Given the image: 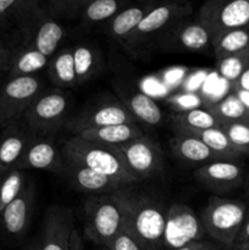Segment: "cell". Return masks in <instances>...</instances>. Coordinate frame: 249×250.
Returning <instances> with one entry per match:
<instances>
[{"label":"cell","mask_w":249,"mask_h":250,"mask_svg":"<svg viewBox=\"0 0 249 250\" xmlns=\"http://www.w3.org/2000/svg\"><path fill=\"white\" fill-rule=\"evenodd\" d=\"M124 187L111 193L121 208L122 227L145 250H160L163 248L167 208L151 197L134 193Z\"/></svg>","instance_id":"obj_1"},{"label":"cell","mask_w":249,"mask_h":250,"mask_svg":"<svg viewBox=\"0 0 249 250\" xmlns=\"http://www.w3.org/2000/svg\"><path fill=\"white\" fill-rule=\"evenodd\" d=\"M12 22L22 39V45L37 49L48 58L55 54L65 37L63 27L48 14L39 0H20Z\"/></svg>","instance_id":"obj_2"},{"label":"cell","mask_w":249,"mask_h":250,"mask_svg":"<svg viewBox=\"0 0 249 250\" xmlns=\"http://www.w3.org/2000/svg\"><path fill=\"white\" fill-rule=\"evenodd\" d=\"M61 154L63 160L90 168L122 186L137 182L115 146H102L75 136L63 143Z\"/></svg>","instance_id":"obj_3"},{"label":"cell","mask_w":249,"mask_h":250,"mask_svg":"<svg viewBox=\"0 0 249 250\" xmlns=\"http://www.w3.org/2000/svg\"><path fill=\"white\" fill-rule=\"evenodd\" d=\"M247 212L246 203L241 200L211 195L203 209L200 220L205 233L220 246L229 249L236 242Z\"/></svg>","instance_id":"obj_4"},{"label":"cell","mask_w":249,"mask_h":250,"mask_svg":"<svg viewBox=\"0 0 249 250\" xmlns=\"http://www.w3.org/2000/svg\"><path fill=\"white\" fill-rule=\"evenodd\" d=\"M190 12L192 6L187 0H164L155 2L122 45L132 53L144 49L149 44L155 43L156 38L173 22L188 17Z\"/></svg>","instance_id":"obj_5"},{"label":"cell","mask_w":249,"mask_h":250,"mask_svg":"<svg viewBox=\"0 0 249 250\" xmlns=\"http://www.w3.org/2000/svg\"><path fill=\"white\" fill-rule=\"evenodd\" d=\"M84 234L95 244L106 247L124 226L121 208L111 193L93 195L85 200Z\"/></svg>","instance_id":"obj_6"},{"label":"cell","mask_w":249,"mask_h":250,"mask_svg":"<svg viewBox=\"0 0 249 250\" xmlns=\"http://www.w3.org/2000/svg\"><path fill=\"white\" fill-rule=\"evenodd\" d=\"M70 99L61 89L42 92L22 117L34 136H50L66 125Z\"/></svg>","instance_id":"obj_7"},{"label":"cell","mask_w":249,"mask_h":250,"mask_svg":"<svg viewBox=\"0 0 249 250\" xmlns=\"http://www.w3.org/2000/svg\"><path fill=\"white\" fill-rule=\"evenodd\" d=\"M155 44L168 53L212 54L211 34L198 19L185 17L173 22L156 38Z\"/></svg>","instance_id":"obj_8"},{"label":"cell","mask_w":249,"mask_h":250,"mask_svg":"<svg viewBox=\"0 0 249 250\" xmlns=\"http://www.w3.org/2000/svg\"><path fill=\"white\" fill-rule=\"evenodd\" d=\"M42 92L43 84L37 75L11 77L0 85V127L20 121Z\"/></svg>","instance_id":"obj_9"},{"label":"cell","mask_w":249,"mask_h":250,"mask_svg":"<svg viewBox=\"0 0 249 250\" xmlns=\"http://www.w3.org/2000/svg\"><path fill=\"white\" fill-rule=\"evenodd\" d=\"M197 19L209 29L212 41L225 32L249 28V0H207Z\"/></svg>","instance_id":"obj_10"},{"label":"cell","mask_w":249,"mask_h":250,"mask_svg":"<svg viewBox=\"0 0 249 250\" xmlns=\"http://www.w3.org/2000/svg\"><path fill=\"white\" fill-rule=\"evenodd\" d=\"M115 148L120 151L127 168L137 182L156 177L165 168V159L160 146L149 137H139Z\"/></svg>","instance_id":"obj_11"},{"label":"cell","mask_w":249,"mask_h":250,"mask_svg":"<svg viewBox=\"0 0 249 250\" xmlns=\"http://www.w3.org/2000/svg\"><path fill=\"white\" fill-rule=\"evenodd\" d=\"M205 233L200 217L188 205L173 203L167 208L163 248L176 250L203 239Z\"/></svg>","instance_id":"obj_12"},{"label":"cell","mask_w":249,"mask_h":250,"mask_svg":"<svg viewBox=\"0 0 249 250\" xmlns=\"http://www.w3.org/2000/svg\"><path fill=\"white\" fill-rule=\"evenodd\" d=\"M194 177L203 187L211 192L226 193L241 187L246 173L237 161L215 160L198 167Z\"/></svg>","instance_id":"obj_13"},{"label":"cell","mask_w":249,"mask_h":250,"mask_svg":"<svg viewBox=\"0 0 249 250\" xmlns=\"http://www.w3.org/2000/svg\"><path fill=\"white\" fill-rule=\"evenodd\" d=\"M75 229L73 214L68 208L53 205L43 220L41 250H70L71 233Z\"/></svg>","instance_id":"obj_14"},{"label":"cell","mask_w":249,"mask_h":250,"mask_svg":"<svg viewBox=\"0 0 249 250\" xmlns=\"http://www.w3.org/2000/svg\"><path fill=\"white\" fill-rule=\"evenodd\" d=\"M121 124H136V120L121 103L112 102L84 110L76 117L68 120L65 127L78 134L85 129Z\"/></svg>","instance_id":"obj_15"},{"label":"cell","mask_w":249,"mask_h":250,"mask_svg":"<svg viewBox=\"0 0 249 250\" xmlns=\"http://www.w3.org/2000/svg\"><path fill=\"white\" fill-rule=\"evenodd\" d=\"M17 170H43L62 175L63 158L50 138L34 136L29 141L23 155L17 163Z\"/></svg>","instance_id":"obj_16"},{"label":"cell","mask_w":249,"mask_h":250,"mask_svg":"<svg viewBox=\"0 0 249 250\" xmlns=\"http://www.w3.org/2000/svg\"><path fill=\"white\" fill-rule=\"evenodd\" d=\"M36 190L32 183H26L16 199L0 212V226L10 238H21L29 227Z\"/></svg>","instance_id":"obj_17"},{"label":"cell","mask_w":249,"mask_h":250,"mask_svg":"<svg viewBox=\"0 0 249 250\" xmlns=\"http://www.w3.org/2000/svg\"><path fill=\"white\" fill-rule=\"evenodd\" d=\"M33 137L22 120L7 125L0 133V176L16 167Z\"/></svg>","instance_id":"obj_18"},{"label":"cell","mask_w":249,"mask_h":250,"mask_svg":"<svg viewBox=\"0 0 249 250\" xmlns=\"http://www.w3.org/2000/svg\"><path fill=\"white\" fill-rule=\"evenodd\" d=\"M62 176H65L73 188L87 194H109L119 188L124 187L102 173L66 160H63Z\"/></svg>","instance_id":"obj_19"},{"label":"cell","mask_w":249,"mask_h":250,"mask_svg":"<svg viewBox=\"0 0 249 250\" xmlns=\"http://www.w3.org/2000/svg\"><path fill=\"white\" fill-rule=\"evenodd\" d=\"M116 90L120 103L126 107L136 121H141L142 124L151 127H158L163 122L164 114L160 106L149 95L124 85H116Z\"/></svg>","instance_id":"obj_20"},{"label":"cell","mask_w":249,"mask_h":250,"mask_svg":"<svg viewBox=\"0 0 249 250\" xmlns=\"http://www.w3.org/2000/svg\"><path fill=\"white\" fill-rule=\"evenodd\" d=\"M154 4L155 2L153 1H143L124 6L116 16L112 17L107 22V34L114 41L122 44L138 27V24L148 14L149 10L154 6Z\"/></svg>","instance_id":"obj_21"},{"label":"cell","mask_w":249,"mask_h":250,"mask_svg":"<svg viewBox=\"0 0 249 250\" xmlns=\"http://www.w3.org/2000/svg\"><path fill=\"white\" fill-rule=\"evenodd\" d=\"M170 148L173 155L186 164H207L217 160L198 137L187 132H176L170 139Z\"/></svg>","instance_id":"obj_22"},{"label":"cell","mask_w":249,"mask_h":250,"mask_svg":"<svg viewBox=\"0 0 249 250\" xmlns=\"http://www.w3.org/2000/svg\"><path fill=\"white\" fill-rule=\"evenodd\" d=\"M81 138H84L93 143L102 144L106 146H120L126 144L133 139L143 137L144 133L137 124H121L112 125V126L99 127V128H92L82 131L81 133L76 134Z\"/></svg>","instance_id":"obj_23"},{"label":"cell","mask_w":249,"mask_h":250,"mask_svg":"<svg viewBox=\"0 0 249 250\" xmlns=\"http://www.w3.org/2000/svg\"><path fill=\"white\" fill-rule=\"evenodd\" d=\"M49 61L50 58L37 49L22 45L20 49H15L12 53L6 67L7 75L9 78L37 75L49 65Z\"/></svg>","instance_id":"obj_24"},{"label":"cell","mask_w":249,"mask_h":250,"mask_svg":"<svg viewBox=\"0 0 249 250\" xmlns=\"http://www.w3.org/2000/svg\"><path fill=\"white\" fill-rule=\"evenodd\" d=\"M212 54L219 61L249 55V28L232 29L212 41Z\"/></svg>","instance_id":"obj_25"},{"label":"cell","mask_w":249,"mask_h":250,"mask_svg":"<svg viewBox=\"0 0 249 250\" xmlns=\"http://www.w3.org/2000/svg\"><path fill=\"white\" fill-rule=\"evenodd\" d=\"M48 67L49 78L58 89H68L78 85L72 48H65L51 56Z\"/></svg>","instance_id":"obj_26"},{"label":"cell","mask_w":249,"mask_h":250,"mask_svg":"<svg viewBox=\"0 0 249 250\" xmlns=\"http://www.w3.org/2000/svg\"><path fill=\"white\" fill-rule=\"evenodd\" d=\"M171 120L176 132H198L221 126L208 107H195L185 111H177L172 115Z\"/></svg>","instance_id":"obj_27"},{"label":"cell","mask_w":249,"mask_h":250,"mask_svg":"<svg viewBox=\"0 0 249 250\" xmlns=\"http://www.w3.org/2000/svg\"><path fill=\"white\" fill-rule=\"evenodd\" d=\"M187 133L198 137L212 151L217 160L237 161L241 156H243L233 148L229 139L220 127L198 132H187Z\"/></svg>","instance_id":"obj_28"},{"label":"cell","mask_w":249,"mask_h":250,"mask_svg":"<svg viewBox=\"0 0 249 250\" xmlns=\"http://www.w3.org/2000/svg\"><path fill=\"white\" fill-rule=\"evenodd\" d=\"M124 6H127L126 0H90L81 11V19L88 26L104 23L116 16Z\"/></svg>","instance_id":"obj_29"},{"label":"cell","mask_w":249,"mask_h":250,"mask_svg":"<svg viewBox=\"0 0 249 250\" xmlns=\"http://www.w3.org/2000/svg\"><path fill=\"white\" fill-rule=\"evenodd\" d=\"M77 84L88 82L99 67V55L94 46L87 43L77 44L72 48Z\"/></svg>","instance_id":"obj_30"},{"label":"cell","mask_w":249,"mask_h":250,"mask_svg":"<svg viewBox=\"0 0 249 250\" xmlns=\"http://www.w3.org/2000/svg\"><path fill=\"white\" fill-rule=\"evenodd\" d=\"M208 109L216 117L220 125L237 121H249L248 111L234 93H231L215 104L209 105Z\"/></svg>","instance_id":"obj_31"},{"label":"cell","mask_w":249,"mask_h":250,"mask_svg":"<svg viewBox=\"0 0 249 250\" xmlns=\"http://www.w3.org/2000/svg\"><path fill=\"white\" fill-rule=\"evenodd\" d=\"M26 186V176L22 170L12 168L0 176V212L19 197Z\"/></svg>","instance_id":"obj_32"},{"label":"cell","mask_w":249,"mask_h":250,"mask_svg":"<svg viewBox=\"0 0 249 250\" xmlns=\"http://www.w3.org/2000/svg\"><path fill=\"white\" fill-rule=\"evenodd\" d=\"M220 128L225 132L233 148L241 155L249 154V121H237L224 124Z\"/></svg>","instance_id":"obj_33"},{"label":"cell","mask_w":249,"mask_h":250,"mask_svg":"<svg viewBox=\"0 0 249 250\" xmlns=\"http://www.w3.org/2000/svg\"><path fill=\"white\" fill-rule=\"evenodd\" d=\"M105 248L107 250H145L142 247V244L124 227L106 244Z\"/></svg>","instance_id":"obj_34"},{"label":"cell","mask_w":249,"mask_h":250,"mask_svg":"<svg viewBox=\"0 0 249 250\" xmlns=\"http://www.w3.org/2000/svg\"><path fill=\"white\" fill-rule=\"evenodd\" d=\"M50 6L56 12L62 15H72L80 12L90 0H48Z\"/></svg>","instance_id":"obj_35"},{"label":"cell","mask_w":249,"mask_h":250,"mask_svg":"<svg viewBox=\"0 0 249 250\" xmlns=\"http://www.w3.org/2000/svg\"><path fill=\"white\" fill-rule=\"evenodd\" d=\"M20 0H0V29L9 21H12L15 7Z\"/></svg>","instance_id":"obj_36"},{"label":"cell","mask_w":249,"mask_h":250,"mask_svg":"<svg viewBox=\"0 0 249 250\" xmlns=\"http://www.w3.org/2000/svg\"><path fill=\"white\" fill-rule=\"evenodd\" d=\"M176 250H221V246L219 243H216V242L203 241V239H200V241L192 242V243Z\"/></svg>","instance_id":"obj_37"},{"label":"cell","mask_w":249,"mask_h":250,"mask_svg":"<svg viewBox=\"0 0 249 250\" xmlns=\"http://www.w3.org/2000/svg\"><path fill=\"white\" fill-rule=\"evenodd\" d=\"M14 50L15 49H11L9 44L0 41V73L4 70H6L7 63H9L10 58H11Z\"/></svg>","instance_id":"obj_38"},{"label":"cell","mask_w":249,"mask_h":250,"mask_svg":"<svg viewBox=\"0 0 249 250\" xmlns=\"http://www.w3.org/2000/svg\"><path fill=\"white\" fill-rule=\"evenodd\" d=\"M249 242V214L247 212V216L244 219L243 225H242L241 229L238 232V236H237L236 242L234 244H242Z\"/></svg>","instance_id":"obj_39"},{"label":"cell","mask_w":249,"mask_h":250,"mask_svg":"<svg viewBox=\"0 0 249 250\" xmlns=\"http://www.w3.org/2000/svg\"><path fill=\"white\" fill-rule=\"evenodd\" d=\"M70 250H85L84 243H83V238L81 236L80 231L77 229H73L72 233H71L70 239Z\"/></svg>","instance_id":"obj_40"},{"label":"cell","mask_w":249,"mask_h":250,"mask_svg":"<svg viewBox=\"0 0 249 250\" xmlns=\"http://www.w3.org/2000/svg\"><path fill=\"white\" fill-rule=\"evenodd\" d=\"M233 93L241 100V103L243 104V106L246 107V110L249 114V89L238 87V85H233Z\"/></svg>","instance_id":"obj_41"},{"label":"cell","mask_w":249,"mask_h":250,"mask_svg":"<svg viewBox=\"0 0 249 250\" xmlns=\"http://www.w3.org/2000/svg\"><path fill=\"white\" fill-rule=\"evenodd\" d=\"M228 250H249V242L242 244H233Z\"/></svg>","instance_id":"obj_42"},{"label":"cell","mask_w":249,"mask_h":250,"mask_svg":"<svg viewBox=\"0 0 249 250\" xmlns=\"http://www.w3.org/2000/svg\"><path fill=\"white\" fill-rule=\"evenodd\" d=\"M23 250H41V244H39V241L32 242V243H29Z\"/></svg>","instance_id":"obj_43"},{"label":"cell","mask_w":249,"mask_h":250,"mask_svg":"<svg viewBox=\"0 0 249 250\" xmlns=\"http://www.w3.org/2000/svg\"><path fill=\"white\" fill-rule=\"evenodd\" d=\"M102 250H107V249H106V248H104V249H102Z\"/></svg>","instance_id":"obj_44"}]
</instances>
